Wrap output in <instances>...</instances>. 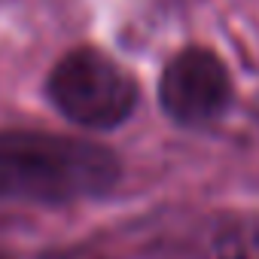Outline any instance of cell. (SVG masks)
Wrapping results in <instances>:
<instances>
[{
	"label": "cell",
	"mask_w": 259,
	"mask_h": 259,
	"mask_svg": "<svg viewBox=\"0 0 259 259\" xmlns=\"http://www.w3.org/2000/svg\"><path fill=\"white\" fill-rule=\"evenodd\" d=\"M119 159L92 141L43 135V132H0V198L67 204L98 198L119 180Z\"/></svg>",
	"instance_id": "6da1fadb"
},
{
	"label": "cell",
	"mask_w": 259,
	"mask_h": 259,
	"mask_svg": "<svg viewBox=\"0 0 259 259\" xmlns=\"http://www.w3.org/2000/svg\"><path fill=\"white\" fill-rule=\"evenodd\" d=\"M49 98L67 119L85 128H113L132 116L138 85L104 52L76 49L55 64Z\"/></svg>",
	"instance_id": "7a4b0ae2"
},
{
	"label": "cell",
	"mask_w": 259,
	"mask_h": 259,
	"mask_svg": "<svg viewBox=\"0 0 259 259\" xmlns=\"http://www.w3.org/2000/svg\"><path fill=\"white\" fill-rule=\"evenodd\" d=\"M204 247L210 259H259V213L235 210L207 226Z\"/></svg>",
	"instance_id": "277c9868"
},
{
	"label": "cell",
	"mask_w": 259,
	"mask_h": 259,
	"mask_svg": "<svg viewBox=\"0 0 259 259\" xmlns=\"http://www.w3.org/2000/svg\"><path fill=\"white\" fill-rule=\"evenodd\" d=\"M162 107L183 125H204L217 119L232 98L226 64L207 49H183L174 55L159 82Z\"/></svg>",
	"instance_id": "3957f363"
}]
</instances>
